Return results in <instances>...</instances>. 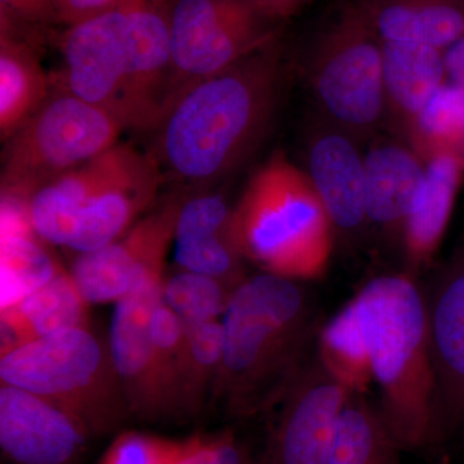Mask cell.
Here are the masks:
<instances>
[{
  "mask_svg": "<svg viewBox=\"0 0 464 464\" xmlns=\"http://www.w3.org/2000/svg\"><path fill=\"white\" fill-rule=\"evenodd\" d=\"M183 194L158 200L118 240L76 255L70 274L88 304H116L150 284L166 279L164 266L173 246Z\"/></svg>",
  "mask_w": 464,
  "mask_h": 464,
  "instance_id": "obj_11",
  "label": "cell"
},
{
  "mask_svg": "<svg viewBox=\"0 0 464 464\" xmlns=\"http://www.w3.org/2000/svg\"><path fill=\"white\" fill-rule=\"evenodd\" d=\"M52 90L36 42L8 27L0 30V137L7 142Z\"/></svg>",
  "mask_w": 464,
  "mask_h": 464,
  "instance_id": "obj_21",
  "label": "cell"
},
{
  "mask_svg": "<svg viewBox=\"0 0 464 464\" xmlns=\"http://www.w3.org/2000/svg\"><path fill=\"white\" fill-rule=\"evenodd\" d=\"M310 81L324 111L344 128L368 130L381 121L382 41L353 0L337 5L317 30Z\"/></svg>",
  "mask_w": 464,
  "mask_h": 464,
  "instance_id": "obj_8",
  "label": "cell"
},
{
  "mask_svg": "<svg viewBox=\"0 0 464 464\" xmlns=\"http://www.w3.org/2000/svg\"><path fill=\"white\" fill-rule=\"evenodd\" d=\"M0 381L56 405L91 438L115 433L130 417L109 343L88 328L57 333L3 353Z\"/></svg>",
  "mask_w": 464,
  "mask_h": 464,
  "instance_id": "obj_6",
  "label": "cell"
},
{
  "mask_svg": "<svg viewBox=\"0 0 464 464\" xmlns=\"http://www.w3.org/2000/svg\"><path fill=\"white\" fill-rule=\"evenodd\" d=\"M121 132L114 116L52 82L41 108L5 142L2 199L25 208L39 186L108 151Z\"/></svg>",
  "mask_w": 464,
  "mask_h": 464,
  "instance_id": "obj_7",
  "label": "cell"
},
{
  "mask_svg": "<svg viewBox=\"0 0 464 464\" xmlns=\"http://www.w3.org/2000/svg\"><path fill=\"white\" fill-rule=\"evenodd\" d=\"M426 302L441 432L464 431V258L440 276Z\"/></svg>",
  "mask_w": 464,
  "mask_h": 464,
  "instance_id": "obj_15",
  "label": "cell"
},
{
  "mask_svg": "<svg viewBox=\"0 0 464 464\" xmlns=\"http://www.w3.org/2000/svg\"><path fill=\"white\" fill-rule=\"evenodd\" d=\"M383 42L444 51L464 36V0H353Z\"/></svg>",
  "mask_w": 464,
  "mask_h": 464,
  "instance_id": "obj_19",
  "label": "cell"
},
{
  "mask_svg": "<svg viewBox=\"0 0 464 464\" xmlns=\"http://www.w3.org/2000/svg\"><path fill=\"white\" fill-rule=\"evenodd\" d=\"M155 2H157L159 5H163L164 3L167 2V0H155Z\"/></svg>",
  "mask_w": 464,
  "mask_h": 464,
  "instance_id": "obj_35",
  "label": "cell"
},
{
  "mask_svg": "<svg viewBox=\"0 0 464 464\" xmlns=\"http://www.w3.org/2000/svg\"><path fill=\"white\" fill-rule=\"evenodd\" d=\"M235 288L215 277L179 270L164 279L163 299L185 325H195L221 320Z\"/></svg>",
  "mask_w": 464,
  "mask_h": 464,
  "instance_id": "obj_27",
  "label": "cell"
},
{
  "mask_svg": "<svg viewBox=\"0 0 464 464\" xmlns=\"http://www.w3.org/2000/svg\"><path fill=\"white\" fill-rule=\"evenodd\" d=\"M52 2L56 8L61 25L67 27L124 5L143 2V0H52Z\"/></svg>",
  "mask_w": 464,
  "mask_h": 464,
  "instance_id": "obj_32",
  "label": "cell"
},
{
  "mask_svg": "<svg viewBox=\"0 0 464 464\" xmlns=\"http://www.w3.org/2000/svg\"><path fill=\"white\" fill-rule=\"evenodd\" d=\"M198 436L176 440L137 431L118 433L99 464H179L197 444Z\"/></svg>",
  "mask_w": 464,
  "mask_h": 464,
  "instance_id": "obj_28",
  "label": "cell"
},
{
  "mask_svg": "<svg viewBox=\"0 0 464 464\" xmlns=\"http://www.w3.org/2000/svg\"><path fill=\"white\" fill-rule=\"evenodd\" d=\"M449 83L464 90V36L442 51Z\"/></svg>",
  "mask_w": 464,
  "mask_h": 464,
  "instance_id": "obj_33",
  "label": "cell"
},
{
  "mask_svg": "<svg viewBox=\"0 0 464 464\" xmlns=\"http://www.w3.org/2000/svg\"><path fill=\"white\" fill-rule=\"evenodd\" d=\"M283 79L276 41L183 90L154 132L163 176L192 191L234 172L267 130Z\"/></svg>",
  "mask_w": 464,
  "mask_h": 464,
  "instance_id": "obj_2",
  "label": "cell"
},
{
  "mask_svg": "<svg viewBox=\"0 0 464 464\" xmlns=\"http://www.w3.org/2000/svg\"><path fill=\"white\" fill-rule=\"evenodd\" d=\"M185 326L179 398L183 420H190L212 399L224 355V331L221 320Z\"/></svg>",
  "mask_w": 464,
  "mask_h": 464,
  "instance_id": "obj_25",
  "label": "cell"
},
{
  "mask_svg": "<svg viewBox=\"0 0 464 464\" xmlns=\"http://www.w3.org/2000/svg\"><path fill=\"white\" fill-rule=\"evenodd\" d=\"M56 83L114 116L124 130L154 133L174 99L164 9L143 0L65 27Z\"/></svg>",
  "mask_w": 464,
  "mask_h": 464,
  "instance_id": "obj_3",
  "label": "cell"
},
{
  "mask_svg": "<svg viewBox=\"0 0 464 464\" xmlns=\"http://www.w3.org/2000/svg\"><path fill=\"white\" fill-rule=\"evenodd\" d=\"M463 159L457 152H439L427 159L422 190L404 225L405 248L414 265L431 258L440 246L459 188Z\"/></svg>",
  "mask_w": 464,
  "mask_h": 464,
  "instance_id": "obj_22",
  "label": "cell"
},
{
  "mask_svg": "<svg viewBox=\"0 0 464 464\" xmlns=\"http://www.w3.org/2000/svg\"><path fill=\"white\" fill-rule=\"evenodd\" d=\"M463 163H464V157H463Z\"/></svg>",
  "mask_w": 464,
  "mask_h": 464,
  "instance_id": "obj_36",
  "label": "cell"
},
{
  "mask_svg": "<svg viewBox=\"0 0 464 464\" xmlns=\"http://www.w3.org/2000/svg\"><path fill=\"white\" fill-rule=\"evenodd\" d=\"M91 436L56 405L11 384L0 386V447L14 464H72Z\"/></svg>",
  "mask_w": 464,
  "mask_h": 464,
  "instance_id": "obj_14",
  "label": "cell"
},
{
  "mask_svg": "<svg viewBox=\"0 0 464 464\" xmlns=\"http://www.w3.org/2000/svg\"><path fill=\"white\" fill-rule=\"evenodd\" d=\"M88 302L72 274L60 273L2 313V355L29 342L70 329L88 328Z\"/></svg>",
  "mask_w": 464,
  "mask_h": 464,
  "instance_id": "obj_18",
  "label": "cell"
},
{
  "mask_svg": "<svg viewBox=\"0 0 464 464\" xmlns=\"http://www.w3.org/2000/svg\"><path fill=\"white\" fill-rule=\"evenodd\" d=\"M151 337L161 375L172 396L179 420H183L179 387H181L186 326L182 320L170 310L163 298L152 314Z\"/></svg>",
  "mask_w": 464,
  "mask_h": 464,
  "instance_id": "obj_29",
  "label": "cell"
},
{
  "mask_svg": "<svg viewBox=\"0 0 464 464\" xmlns=\"http://www.w3.org/2000/svg\"><path fill=\"white\" fill-rule=\"evenodd\" d=\"M221 324L224 355L212 399L239 417L274 408L316 334L315 310L301 280L265 271L246 277Z\"/></svg>",
  "mask_w": 464,
  "mask_h": 464,
  "instance_id": "obj_4",
  "label": "cell"
},
{
  "mask_svg": "<svg viewBox=\"0 0 464 464\" xmlns=\"http://www.w3.org/2000/svg\"><path fill=\"white\" fill-rule=\"evenodd\" d=\"M366 221L404 230L422 190L426 164L398 143H381L364 157Z\"/></svg>",
  "mask_w": 464,
  "mask_h": 464,
  "instance_id": "obj_17",
  "label": "cell"
},
{
  "mask_svg": "<svg viewBox=\"0 0 464 464\" xmlns=\"http://www.w3.org/2000/svg\"><path fill=\"white\" fill-rule=\"evenodd\" d=\"M179 464H256L246 448L231 433L198 436L197 444Z\"/></svg>",
  "mask_w": 464,
  "mask_h": 464,
  "instance_id": "obj_31",
  "label": "cell"
},
{
  "mask_svg": "<svg viewBox=\"0 0 464 464\" xmlns=\"http://www.w3.org/2000/svg\"><path fill=\"white\" fill-rule=\"evenodd\" d=\"M386 110L411 130L415 118L445 83L444 53L430 45L382 41Z\"/></svg>",
  "mask_w": 464,
  "mask_h": 464,
  "instance_id": "obj_20",
  "label": "cell"
},
{
  "mask_svg": "<svg viewBox=\"0 0 464 464\" xmlns=\"http://www.w3.org/2000/svg\"><path fill=\"white\" fill-rule=\"evenodd\" d=\"M43 243L33 231L24 210L2 206V310L23 301L60 273V266Z\"/></svg>",
  "mask_w": 464,
  "mask_h": 464,
  "instance_id": "obj_23",
  "label": "cell"
},
{
  "mask_svg": "<svg viewBox=\"0 0 464 464\" xmlns=\"http://www.w3.org/2000/svg\"><path fill=\"white\" fill-rule=\"evenodd\" d=\"M353 391L319 348L310 353L275 404L266 464H326Z\"/></svg>",
  "mask_w": 464,
  "mask_h": 464,
  "instance_id": "obj_10",
  "label": "cell"
},
{
  "mask_svg": "<svg viewBox=\"0 0 464 464\" xmlns=\"http://www.w3.org/2000/svg\"><path fill=\"white\" fill-rule=\"evenodd\" d=\"M306 174L333 227L353 231L364 224V157L346 134L324 130L314 136Z\"/></svg>",
  "mask_w": 464,
  "mask_h": 464,
  "instance_id": "obj_16",
  "label": "cell"
},
{
  "mask_svg": "<svg viewBox=\"0 0 464 464\" xmlns=\"http://www.w3.org/2000/svg\"><path fill=\"white\" fill-rule=\"evenodd\" d=\"M418 151L427 159L464 149V90L445 83L429 101L409 130Z\"/></svg>",
  "mask_w": 464,
  "mask_h": 464,
  "instance_id": "obj_26",
  "label": "cell"
},
{
  "mask_svg": "<svg viewBox=\"0 0 464 464\" xmlns=\"http://www.w3.org/2000/svg\"><path fill=\"white\" fill-rule=\"evenodd\" d=\"M164 176L152 151L118 142L106 152L99 183L79 216L66 249L93 252L123 237L158 203Z\"/></svg>",
  "mask_w": 464,
  "mask_h": 464,
  "instance_id": "obj_12",
  "label": "cell"
},
{
  "mask_svg": "<svg viewBox=\"0 0 464 464\" xmlns=\"http://www.w3.org/2000/svg\"><path fill=\"white\" fill-rule=\"evenodd\" d=\"M253 5L264 12L266 16L273 18L277 23L292 17L299 9L306 5L310 0H250Z\"/></svg>",
  "mask_w": 464,
  "mask_h": 464,
  "instance_id": "obj_34",
  "label": "cell"
},
{
  "mask_svg": "<svg viewBox=\"0 0 464 464\" xmlns=\"http://www.w3.org/2000/svg\"><path fill=\"white\" fill-rule=\"evenodd\" d=\"M319 350L356 389L374 382L378 411L399 449L429 447L442 436L426 295L413 279L369 280L324 329Z\"/></svg>",
  "mask_w": 464,
  "mask_h": 464,
  "instance_id": "obj_1",
  "label": "cell"
},
{
  "mask_svg": "<svg viewBox=\"0 0 464 464\" xmlns=\"http://www.w3.org/2000/svg\"><path fill=\"white\" fill-rule=\"evenodd\" d=\"M0 24L36 41V33L61 25L52 0H0Z\"/></svg>",
  "mask_w": 464,
  "mask_h": 464,
  "instance_id": "obj_30",
  "label": "cell"
},
{
  "mask_svg": "<svg viewBox=\"0 0 464 464\" xmlns=\"http://www.w3.org/2000/svg\"><path fill=\"white\" fill-rule=\"evenodd\" d=\"M161 7L169 32L173 101L279 36L280 23L250 0H167Z\"/></svg>",
  "mask_w": 464,
  "mask_h": 464,
  "instance_id": "obj_9",
  "label": "cell"
},
{
  "mask_svg": "<svg viewBox=\"0 0 464 464\" xmlns=\"http://www.w3.org/2000/svg\"><path fill=\"white\" fill-rule=\"evenodd\" d=\"M333 228L306 172L283 154L253 174L232 215L244 258L265 273L301 282L326 267Z\"/></svg>",
  "mask_w": 464,
  "mask_h": 464,
  "instance_id": "obj_5",
  "label": "cell"
},
{
  "mask_svg": "<svg viewBox=\"0 0 464 464\" xmlns=\"http://www.w3.org/2000/svg\"><path fill=\"white\" fill-rule=\"evenodd\" d=\"M163 285L164 280L150 284L118 302L108 341L130 417L148 423L179 420L151 337L152 314L163 298Z\"/></svg>",
  "mask_w": 464,
  "mask_h": 464,
  "instance_id": "obj_13",
  "label": "cell"
},
{
  "mask_svg": "<svg viewBox=\"0 0 464 464\" xmlns=\"http://www.w3.org/2000/svg\"><path fill=\"white\" fill-rule=\"evenodd\" d=\"M398 449L378 406L356 390L342 413L326 464H393Z\"/></svg>",
  "mask_w": 464,
  "mask_h": 464,
  "instance_id": "obj_24",
  "label": "cell"
}]
</instances>
